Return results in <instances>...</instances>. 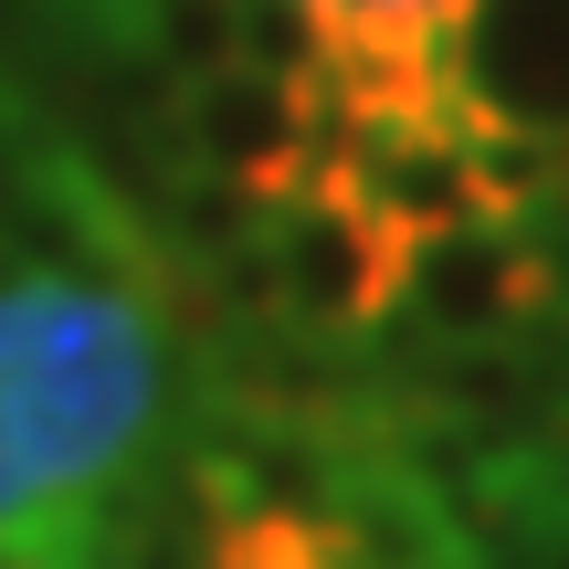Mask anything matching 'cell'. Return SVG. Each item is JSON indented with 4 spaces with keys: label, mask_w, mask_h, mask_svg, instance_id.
<instances>
[{
    "label": "cell",
    "mask_w": 569,
    "mask_h": 569,
    "mask_svg": "<svg viewBox=\"0 0 569 569\" xmlns=\"http://www.w3.org/2000/svg\"><path fill=\"white\" fill-rule=\"evenodd\" d=\"M117 211H138V201L0 74V264L63 243V232H96V222H117Z\"/></svg>",
    "instance_id": "cell-4"
},
{
    "label": "cell",
    "mask_w": 569,
    "mask_h": 569,
    "mask_svg": "<svg viewBox=\"0 0 569 569\" xmlns=\"http://www.w3.org/2000/svg\"><path fill=\"white\" fill-rule=\"evenodd\" d=\"M569 138V0H465L443 32V117Z\"/></svg>",
    "instance_id": "cell-3"
},
{
    "label": "cell",
    "mask_w": 569,
    "mask_h": 569,
    "mask_svg": "<svg viewBox=\"0 0 569 569\" xmlns=\"http://www.w3.org/2000/svg\"><path fill=\"white\" fill-rule=\"evenodd\" d=\"M327 42H443L465 0H306Z\"/></svg>",
    "instance_id": "cell-5"
},
{
    "label": "cell",
    "mask_w": 569,
    "mask_h": 569,
    "mask_svg": "<svg viewBox=\"0 0 569 569\" xmlns=\"http://www.w3.org/2000/svg\"><path fill=\"white\" fill-rule=\"evenodd\" d=\"M569 306L559 264L538 253L528 222H465V232H432L411 243V274H401V317L411 338L432 348H507L528 327H549Z\"/></svg>",
    "instance_id": "cell-2"
},
{
    "label": "cell",
    "mask_w": 569,
    "mask_h": 569,
    "mask_svg": "<svg viewBox=\"0 0 569 569\" xmlns=\"http://www.w3.org/2000/svg\"><path fill=\"white\" fill-rule=\"evenodd\" d=\"M264 317L317 327V338H369L380 317H401V274H411V232H390L359 190H306V201L264 211Z\"/></svg>",
    "instance_id": "cell-1"
}]
</instances>
